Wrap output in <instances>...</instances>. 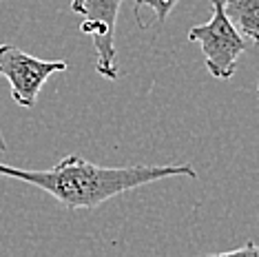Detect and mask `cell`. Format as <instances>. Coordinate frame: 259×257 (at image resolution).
Here are the masks:
<instances>
[{
	"label": "cell",
	"mask_w": 259,
	"mask_h": 257,
	"mask_svg": "<svg viewBox=\"0 0 259 257\" xmlns=\"http://www.w3.org/2000/svg\"><path fill=\"white\" fill-rule=\"evenodd\" d=\"M0 175H7V178L38 186L45 193L54 195L69 211H75V208H96L102 202L120 195V193L133 191L144 184H153L157 180L175 178V175L197 178L195 168L191 164L100 166L80 155H67L54 168H47V171L16 168L0 162Z\"/></svg>",
	"instance_id": "6da1fadb"
},
{
	"label": "cell",
	"mask_w": 259,
	"mask_h": 257,
	"mask_svg": "<svg viewBox=\"0 0 259 257\" xmlns=\"http://www.w3.org/2000/svg\"><path fill=\"white\" fill-rule=\"evenodd\" d=\"M213 3V18L188 31V40L197 42L204 54L206 69L215 80H231L237 71V60L246 51V38L226 16L220 0Z\"/></svg>",
	"instance_id": "7a4b0ae2"
},
{
	"label": "cell",
	"mask_w": 259,
	"mask_h": 257,
	"mask_svg": "<svg viewBox=\"0 0 259 257\" xmlns=\"http://www.w3.org/2000/svg\"><path fill=\"white\" fill-rule=\"evenodd\" d=\"M122 0H71V11L82 16L80 31L93 38L98 62L96 69L107 80H117L115 25Z\"/></svg>",
	"instance_id": "3957f363"
},
{
	"label": "cell",
	"mask_w": 259,
	"mask_h": 257,
	"mask_svg": "<svg viewBox=\"0 0 259 257\" xmlns=\"http://www.w3.org/2000/svg\"><path fill=\"white\" fill-rule=\"evenodd\" d=\"M64 69V60H40L14 45H0V75L7 78L11 98L20 107H33L47 80Z\"/></svg>",
	"instance_id": "277c9868"
},
{
	"label": "cell",
	"mask_w": 259,
	"mask_h": 257,
	"mask_svg": "<svg viewBox=\"0 0 259 257\" xmlns=\"http://www.w3.org/2000/svg\"><path fill=\"white\" fill-rule=\"evenodd\" d=\"M220 3L241 36L259 47V0H220Z\"/></svg>",
	"instance_id": "5b68a950"
},
{
	"label": "cell",
	"mask_w": 259,
	"mask_h": 257,
	"mask_svg": "<svg viewBox=\"0 0 259 257\" xmlns=\"http://www.w3.org/2000/svg\"><path fill=\"white\" fill-rule=\"evenodd\" d=\"M178 0H135V7H151L155 11V20L157 22H164L168 18V14L175 9Z\"/></svg>",
	"instance_id": "8992f818"
},
{
	"label": "cell",
	"mask_w": 259,
	"mask_h": 257,
	"mask_svg": "<svg viewBox=\"0 0 259 257\" xmlns=\"http://www.w3.org/2000/svg\"><path fill=\"white\" fill-rule=\"evenodd\" d=\"M222 255H259V246H257V244H252V242H248L246 246L226 250V253H222Z\"/></svg>",
	"instance_id": "52a82bcc"
},
{
	"label": "cell",
	"mask_w": 259,
	"mask_h": 257,
	"mask_svg": "<svg viewBox=\"0 0 259 257\" xmlns=\"http://www.w3.org/2000/svg\"><path fill=\"white\" fill-rule=\"evenodd\" d=\"M7 151V144H5V138H3V131H0V153Z\"/></svg>",
	"instance_id": "ba28073f"
},
{
	"label": "cell",
	"mask_w": 259,
	"mask_h": 257,
	"mask_svg": "<svg viewBox=\"0 0 259 257\" xmlns=\"http://www.w3.org/2000/svg\"><path fill=\"white\" fill-rule=\"evenodd\" d=\"M257 93H259V84H257Z\"/></svg>",
	"instance_id": "9c48e42d"
}]
</instances>
